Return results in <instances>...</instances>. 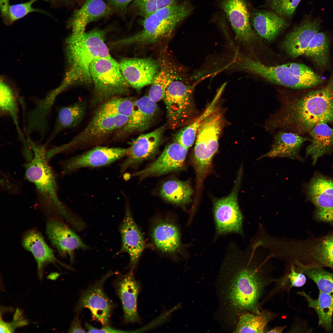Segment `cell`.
<instances>
[{
    "instance_id": "obj_1",
    "label": "cell",
    "mask_w": 333,
    "mask_h": 333,
    "mask_svg": "<svg viewBox=\"0 0 333 333\" xmlns=\"http://www.w3.org/2000/svg\"><path fill=\"white\" fill-rule=\"evenodd\" d=\"M275 121L273 126L297 133L309 132L322 123L333 124V71L325 86L286 104Z\"/></svg>"
},
{
    "instance_id": "obj_2",
    "label": "cell",
    "mask_w": 333,
    "mask_h": 333,
    "mask_svg": "<svg viewBox=\"0 0 333 333\" xmlns=\"http://www.w3.org/2000/svg\"><path fill=\"white\" fill-rule=\"evenodd\" d=\"M33 155L25 165V176L35 187L38 201L45 212L63 217L69 224L77 222L78 216L60 200L56 175L46 157V145L30 141Z\"/></svg>"
},
{
    "instance_id": "obj_3",
    "label": "cell",
    "mask_w": 333,
    "mask_h": 333,
    "mask_svg": "<svg viewBox=\"0 0 333 333\" xmlns=\"http://www.w3.org/2000/svg\"><path fill=\"white\" fill-rule=\"evenodd\" d=\"M229 64L232 70L249 72L272 83L294 89L312 87L323 81L321 77L303 64L268 66L238 51L232 56Z\"/></svg>"
},
{
    "instance_id": "obj_4",
    "label": "cell",
    "mask_w": 333,
    "mask_h": 333,
    "mask_svg": "<svg viewBox=\"0 0 333 333\" xmlns=\"http://www.w3.org/2000/svg\"><path fill=\"white\" fill-rule=\"evenodd\" d=\"M68 46L69 68L61 85L65 89L73 85L92 81L90 68L96 59L110 56L103 32L94 30L77 36L71 35Z\"/></svg>"
},
{
    "instance_id": "obj_5",
    "label": "cell",
    "mask_w": 333,
    "mask_h": 333,
    "mask_svg": "<svg viewBox=\"0 0 333 333\" xmlns=\"http://www.w3.org/2000/svg\"><path fill=\"white\" fill-rule=\"evenodd\" d=\"M192 10L187 0L160 9L143 18L142 30L122 40V43L148 45L168 38Z\"/></svg>"
},
{
    "instance_id": "obj_6",
    "label": "cell",
    "mask_w": 333,
    "mask_h": 333,
    "mask_svg": "<svg viewBox=\"0 0 333 333\" xmlns=\"http://www.w3.org/2000/svg\"><path fill=\"white\" fill-rule=\"evenodd\" d=\"M234 279L230 292L232 303L242 311L259 313L264 291L274 279L259 268L249 266L239 270Z\"/></svg>"
},
{
    "instance_id": "obj_7",
    "label": "cell",
    "mask_w": 333,
    "mask_h": 333,
    "mask_svg": "<svg viewBox=\"0 0 333 333\" xmlns=\"http://www.w3.org/2000/svg\"><path fill=\"white\" fill-rule=\"evenodd\" d=\"M90 73L94 86L90 101L92 106H98L129 91L130 86L122 73L119 64L110 56L95 59L91 66Z\"/></svg>"
},
{
    "instance_id": "obj_8",
    "label": "cell",
    "mask_w": 333,
    "mask_h": 333,
    "mask_svg": "<svg viewBox=\"0 0 333 333\" xmlns=\"http://www.w3.org/2000/svg\"><path fill=\"white\" fill-rule=\"evenodd\" d=\"M128 119L126 116L109 114L96 110L90 121L81 131L68 142L47 150V156L50 159L58 154L96 144L115 133Z\"/></svg>"
},
{
    "instance_id": "obj_9",
    "label": "cell",
    "mask_w": 333,
    "mask_h": 333,
    "mask_svg": "<svg viewBox=\"0 0 333 333\" xmlns=\"http://www.w3.org/2000/svg\"><path fill=\"white\" fill-rule=\"evenodd\" d=\"M223 121L222 113L216 109L205 120L198 129L194 153L198 183L202 182L207 174L212 158L217 150Z\"/></svg>"
},
{
    "instance_id": "obj_10",
    "label": "cell",
    "mask_w": 333,
    "mask_h": 333,
    "mask_svg": "<svg viewBox=\"0 0 333 333\" xmlns=\"http://www.w3.org/2000/svg\"><path fill=\"white\" fill-rule=\"evenodd\" d=\"M194 87L178 79L168 87L163 100L168 119L173 125L183 123L192 113Z\"/></svg>"
},
{
    "instance_id": "obj_11",
    "label": "cell",
    "mask_w": 333,
    "mask_h": 333,
    "mask_svg": "<svg viewBox=\"0 0 333 333\" xmlns=\"http://www.w3.org/2000/svg\"><path fill=\"white\" fill-rule=\"evenodd\" d=\"M242 173L239 171L235 188L229 195L215 203L214 217L216 231L220 234L242 232L243 217L237 201Z\"/></svg>"
},
{
    "instance_id": "obj_12",
    "label": "cell",
    "mask_w": 333,
    "mask_h": 333,
    "mask_svg": "<svg viewBox=\"0 0 333 333\" xmlns=\"http://www.w3.org/2000/svg\"><path fill=\"white\" fill-rule=\"evenodd\" d=\"M127 149L97 146L80 155L59 163L63 175L86 167H98L109 165L126 156Z\"/></svg>"
},
{
    "instance_id": "obj_13",
    "label": "cell",
    "mask_w": 333,
    "mask_h": 333,
    "mask_svg": "<svg viewBox=\"0 0 333 333\" xmlns=\"http://www.w3.org/2000/svg\"><path fill=\"white\" fill-rule=\"evenodd\" d=\"M116 272H108L98 281L85 291L81 295L76 310L79 311L84 308L90 311L93 319L104 326L109 323L114 305L108 297L103 289L105 281Z\"/></svg>"
},
{
    "instance_id": "obj_14",
    "label": "cell",
    "mask_w": 333,
    "mask_h": 333,
    "mask_svg": "<svg viewBox=\"0 0 333 333\" xmlns=\"http://www.w3.org/2000/svg\"><path fill=\"white\" fill-rule=\"evenodd\" d=\"M188 149L175 142L166 146L154 161L133 175L142 180L180 170L183 166Z\"/></svg>"
},
{
    "instance_id": "obj_15",
    "label": "cell",
    "mask_w": 333,
    "mask_h": 333,
    "mask_svg": "<svg viewBox=\"0 0 333 333\" xmlns=\"http://www.w3.org/2000/svg\"><path fill=\"white\" fill-rule=\"evenodd\" d=\"M46 233L52 245L62 257L69 256L73 262L74 253L76 249L89 248L79 236L59 220L51 218L46 225Z\"/></svg>"
},
{
    "instance_id": "obj_16",
    "label": "cell",
    "mask_w": 333,
    "mask_h": 333,
    "mask_svg": "<svg viewBox=\"0 0 333 333\" xmlns=\"http://www.w3.org/2000/svg\"><path fill=\"white\" fill-rule=\"evenodd\" d=\"M119 64L126 81L138 90L151 84L160 65L159 61L150 57L125 58Z\"/></svg>"
},
{
    "instance_id": "obj_17",
    "label": "cell",
    "mask_w": 333,
    "mask_h": 333,
    "mask_svg": "<svg viewBox=\"0 0 333 333\" xmlns=\"http://www.w3.org/2000/svg\"><path fill=\"white\" fill-rule=\"evenodd\" d=\"M220 5L236 34V39L245 46L256 38L251 27L248 10L245 0H222Z\"/></svg>"
},
{
    "instance_id": "obj_18",
    "label": "cell",
    "mask_w": 333,
    "mask_h": 333,
    "mask_svg": "<svg viewBox=\"0 0 333 333\" xmlns=\"http://www.w3.org/2000/svg\"><path fill=\"white\" fill-rule=\"evenodd\" d=\"M319 17H313L310 14L286 36L282 44L284 51L290 57L296 58L303 55L314 36L321 26Z\"/></svg>"
},
{
    "instance_id": "obj_19",
    "label": "cell",
    "mask_w": 333,
    "mask_h": 333,
    "mask_svg": "<svg viewBox=\"0 0 333 333\" xmlns=\"http://www.w3.org/2000/svg\"><path fill=\"white\" fill-rule=\"evenodd\" d=\"M164 126L150 133L142 134L132 142L127 148L126 159L121 164V173L133 166L150 158L157 150L160 145Z\"/></svg>"
},
{
    "instance_id": "obj_20",
    "label": "cell",
    "mask_w": 333,
    "mask_h": 333,
    "mask_svg": "<svg viewBox=\"0 0 333 333\" xmlns=\"http://www.w3.org/2000/svg\"><path fill=\"white\" fill-rule=\"evenodd\" d=\"M119 231L122 243L121 248L117 254L125 252L128 253L130 257V266L133 270L144 249L145 243L142 235L133 218L127 204Z\"/></svg>"
},
{
    "instance_id": "obj_21",
    "label": "cell",
    "mask_w": 333,
    "mask_h": 333,
    "mask_svg": "<svg viewBox=\"0 0 333 333\" xmlns=\"http://www.w3.org/2000/svg\"><path fill=\"white\" fill-rule=\"evenodd\" d=\"M158 112L156 103L148 96L135 101L133 111L127 122L115 133L114 139H118L128 134L147 130L153 123Z\"/></svg>"
},
{
    "instance_id": "obj_22",
    "label": "cell",
    "mask_w": 333,
    "mask_h": 333,
    "mask_svg": "<svg viewBox=\"0 0 333 333\" xmlns=\"http://www.w3.org/2000/svg\"><path fill=\"white\" fill-rule=\"evenodd\" d=\"M113 10L103 0H86L79 9L74 12L67 21L72 31L71 35L84 34L87 26L111 14Z\"/></svg>"
},
{
    "instance_id": "obj_23",
    "label": "cell",
    "mask_w": 333,
    "mask_h": 333,
    "mask_svg": "<svg viewBox=\"0 0 333 333\" xmlns=\"http://www.w3.org/2000/svg\"><path fill=\"white\" fill-rule=\"evenodd\" d=\"M116 288L121 303L125 322H140L137 299L140 287L132 271L121 276L116 283Z\"/></svg>"
},
{
    "instance_id": "obj_24",
    "label": "cell",
    "mask_w": 333,
    "mask_h": 333,
    "mask_svg": "<svg viewBox=\"0 0 333 333\" xmlns=\"http://www.w3.org/2000/svg\"><path fill=\"white\" fill-rule=\"evenodd\" d=\"M24 248L33 255L37 265L38 275L42 279L43 269L49 263L64 264L60 261L55 255L54 252L46 242L41 233L35 229H31L26 232L22 239Z\"/></svg>"
},
{
    "instance_id": "obj_25",
    "label": "cell",
    "mask_w": 333,
    "mask_h": 333,
    "mask_svg": "<svg viewBox=\"0 0 333 333\" xmlns=\"http://www.w3.org/2000/svg\"><path fill=\"white\" fill-rule=\"evenodd\" d=\"M151 236L156 247L168 254L176 253L181 247L179 229L175 224L167 219H160L152 228Z\"/></svg>"
},
{
    "instance_id": "obj_26",
    "label": "cell",
    "mask_w": 333,
    "mask_h": 333,
    "mask_svg": "<svg viewBox=\"0 0 333 333\" xmlns=\"http://www.w3.org/2000/svg\"><path fill=\"white\" fill-rule=\"evenodd\" d=\"M307 252L308 262L300 265V271L324 267L333 269V233L313 239Z\"/></svg>"
},
{
    "instance_id": "obj_27",
    "label": "cell",
    "mask_w": 333,
    "mask_h": 333,
    "mask_svg": "<svg viewBox=\"0 0 333 333\" xmlns=\"http://www.w3.org/2000/svg\"><path fill=\"white\" fill-rule=\"evenodd\" d=\"M307 140L297 133L278 132L274 136L273 144L270 150L257 159L265 158L284 157L301 161L300 150L303 143Z\"/></svg>"
},
{
    "instance_id": "obj_28",
    "label": "cell",
    "mask_w": 333,
    "mask_h": 333,
    "mask_svg": "<svg viewBox=\"0 0 333 333\" xmlns=\"http://www.w3.org/2000/svg\"><path fill=\"white\" fill-rule=\"evenodd\" d=\"M253 25L257 34L268 41L274 39L288 25V22L275 12L263 10L252 15Z\"/></svg>"
},
{
    "instance_id": "obj_29",
    "label": "cell",
    "mask_w": 333,
    "mask_h": 333,
    "mask_svg": "<svg viewBox=\"0 0 333 333\" xmlns=\"http://www.w3.org/2000/svg\"><path fill=\"white\" fill-rule=\"evenodd\" d=\"M87 103L79 101L72 104L59 107L57 109L55 124L46 144L57 135L65 130L78 125L83 119L86 113Z\"/></svg>"
},
{
    "instance_id": "obj_30",
    "label": "cell",
    "mask_w": 333,
    "mask_h": 333,
    "mask_svg": "<svg viewBox=\"0 0 333 333\" xmlns=\"http://www.w3.org/2000/svg\"><path fill=\"white\" fill-rule=\"evenodd\" d=\"M306 188L307 197L317 208L333 207V178L317 173Z\"/></svg>"
},
{
    "instance_id": "obj_31",
    "label": "cell",
    "mask_w": 333,
    "mask_h": 333,
    "mask_svg": "<svg viewBox=\"0 0 333 333\" xmlns=\"http://www.w3.org/2000/svg\"><path fill=\"white\" fill-rule=\"evenodd\" d=\"M309 132L311 143L306 148V154L311 157L313 164H314L319 158L333 150V128L327 123H322L316 125Z\"/></svg>"
},
{
    "instance_id": "obj_32",
    "label": "cell",
    "mask_w": 333,
    "mask_h": 333,
    "mask_svg": "<svg viewBox=\"0 0 333 333\" xmlns=\"http://www.w3.org/2000/svg\"><path fill=\"white\" fill-rule=\"evenodd\" d=\"M159 62V70L150 84L148 96L156 103L164 99L168 87L179 76L177 69L170 62L165 59Z\"/></svg>"
},
{
    "instance_id": "obj_33",
    "label": "cell",
    "mask_w": 333,
    "mask_h": 333,
    "mask_svg": "<svg viewBox=\"0 0 333 333\" xmlns=\"http://www.w3.org/2000/svg\"><path fill=\"white\" fill-rule=\"evenodd\" d=\"M298 294L303 296L308 306L315 311L319 325L327 331H333V294L319 291L318 298L314 299L304 292H299Z\"/></svg>"
},
{
    "instance_id": "obj_34",
    "label": "cell",
    "mask_w": 333,
    "mask_h": 333,
    "mask_svg": "<svg viewBox=\"0 0 333 333\" xmlns=\"http://www.w3.org/2000/svg\"><path fill=\"white\" fill-rule=\"evenodd\" d=\"M226 84L220 88L210 104L204 112L191 124L179 131L175 137V142L188 149L193 144L198 129L205 120L216 109V105Z\"/></svg>"
},
{
    "instance_id": "obj_35",
    "label": "cell",
    "mask_w": 333,
    "mask_h": 333,
    "mask_svg": "<svg viewBox=\"0 0 333 333\" xmlns=\"http://www.w3.org/2000/svg\"><path fill=\"white\" fill-rule=\"evenodd\" d=\"M193 193L187 181L171 179L165 182L159 190V195L164 199L173 204L183 205L188 203Z\"/></svg>"
},
{
    "instance_id": "obj_36",
    "label": "cell",
    "mask_w": 333,
    "mask_h": 333,
    "mask_svg": "<svg viewBox=\"0 0 333 333\" xmlns=\"http://www.w3.org/2000/svg\"><path fill=\"white\" fill-rule=\"evenodd\" d=\"M273 313L266 310L258 313L247 312L239 318L236 331L237 333H264L269 323L274 317Z\"/></svg>"
},
{
    "instance_id": "obj_37",
    "label": "cell",
    "mask_w": 333,
    "mask_h": 333,
    "mask_svg": "<svg viewBox=\"0 0 333 333\" xmlns=\"http://www.w3.org/2000/svg\"><path fill=\"white\" fill-rule=\"evenodd\" d=\"M39 0L48 1L49 0H30L22 3L11 5L10 0H0V8L1 16L4 23L6 25H10L29 14L33 12H38L51 15L42 10L34 8L33 4Z\"/></svg>"
},
{
    "instance_id": "obj_38",
    "label": "cell",
    "mask_w": 333,
    "mask_h": 333,
    "mask_svg": "<svg viewBox=\"0 0 333 333\" xmlns=\"http://www.w3.org/2000/svg\"><path fill=\"white\" fill-rule=\"evenodd\" d=\"M303 56L310 59L318 67L327 65L329 60V42L325 32H318L314 36Z\"/></svg>"
},
{
    "instance_id": "obj_39",
    "label": "cell",
    "mask_w": 333,
    "mask_h": 333,
    "mask_svg": "<svg viewBox=\"0 0 333 333\" xmlns=\"http://www.w3.org/2000/svg\"><path fill=\"white\" fill-rule=\"evenodd\" d=\"M0 113L10 117L15 125L18 135L23 134L19 127L18 96L13 89L3 81L0 82Z\"/></svg>"
},
{
    "instance_id": "obj_40",
    "label": "cell",
    "mask_w": 333,
    "mask_h": 333,
    "mask_svg": "<svg viewBox=\"0 0 333 333\" xmlns=\"http://www.w3.org/2000/svg\"><path fill=\"white\" fill-rule=\"evenodd\" d=\"M135 101L128 98L116 97L98 106L96 110L109 114L129 117L133 111Z\"/></svg>"
},
{
    "instance_id": "obj_41",
    "label": "cell",
    "mask_w": 333,
    "mask_h": 333,
    "mask_svg": "<svg viewBox=\"0 0 333 333\" xmlns=\"http://www.w3.org/2000/svg\"><path fill=\"white\" fill-rule=\"evenodd\" d=\"M178 3V0H134L128 10L131 11L135 16L143 18L160 9Z\"/></svg>"
},
{
    "instance_id": "obj_42",
    "label": "cell",
    "mask_w": 333,
    "mask_h": 333,
    "mask_svg": "<svg viewBox=\"0 0 333 333\" xmlns=\"http://www.w3.org/2000/svg\"><path fill=\"white\" fill-rule=\"evenodd\" d=\"M313 281L319 291L333 294V273L323 268L308 269L302 272Z\"/></svg>"
},
{
    "instance_id": "obj_43",
    "label": "cell",
    "mask_w": 333,
    "mask_h": 333,
    "mask_svg": "<svg viewBox=\"0 0 333 333\" xmlns=\"http://www.w3.org/2000/svg\"><path fill=\"white\" fill-rule=\"evenodd\" d=\"M301 0H269V7L282 16L290 18L294 14Z\"/></svg>"
},
{
    "instance_id": "obj_44",
    "label": "cell",
    "mask_w": 333,
    "mask_h": 333,
    "mask_svg": "<svg viewBox=\"0 0 333 333\" xmlns=\"http://www.w3.org/2000/svg\"><path fill=\"white\" fill-rule=\"evenodd\" d=\"M22 315L21 311L17 310L14 314L13 320L11 322L8 323L1 320L0 333L14 332L17 328L26 325L27 321L23 318Z\"/></svg>"
},
{
    "instance_id": "obj_45",
    "label": "cell",
    "mask_w": 333,
    "mask_h": 333,
    "mask_svg": "<svg viewBox=\"0 0 333 333\" xmlns=\"http://www.w3.org/2000/svg\"><path fill=\"white\" fill-rule=\"evenodd\" d=\"M107 3L115 12L122 15H125L129 5L134 0H106Z\"/></svg>"
},
{
    "instance_id": "obj_46",
    "label": "cell",
    "mask_w": 333,
    "mask_h": 333,
    "mask_svg": "<svg viewBox=\"0 0 333 333\" xmlns=\"http://www.w3.org/2000/svg\"><path fill=\"white\" fill-rule=\"evenodd\" d=\"M288 278L290 282V286L297 287L303 286L306 282V278L305 274L300 272H297L295 270L294 267L292 266L290 272L288 275Z\"/></svg>"
},
{
    "instance_id": "obj_47",
    "label": "cell",
    "mask_w": 333,
    "mask_h": 333,
    "mask_svg": "<svg viewBox=\"0 0 333 333\" xmlns=\"http://www.w3.org/2000/svg\"><path fill=\"white\" fill-rule=\"evenodd\" d=\"M316 218L322 221L330 223L333 226V207L317 208L315 212Z\"/></svg>"
},
{
    "instance_id": "obj_48",
    "label": "cell",
    "mask_w": 333,
    "mask_h": 333,
    "mask_svg": "<svg viewBox=\"0 0 333 333\" xmlns=\"http://www.w3.org/2000/svg\"><path fill=\"white\" fill-rule=\"evenodd\" d=\"M85 326L89 333H123L125 332L122 331L107 325L104 326L100 329L95 327L88 323H85Z\"/></svg>"
},
{
    "instance_id": "obj_49",
    "label": "cell",
    "mask_w": 333,
    "mask_h": 333,
    "mask_svg": "<svg viewBox=\"0 0 333 333\" xmlns=\"http://www.w3.org/2000/svg\"><path fill=\"white\" fill-rule=\"evenodd\" d=\"M69 333H86L82 327L78 316H76L73 320L69 330Z\"/></svg>"
},
{
    "instance_id": "obj_50",
    "label": "cell",
    "mask_w": 333,
    "mask_h": 333,
    "mask_svg": "<svg viewBox=\"0 0 333 333\" xmlns=\"http://www.w3.org/2000/svg\"><path fill=\"white\" fill-rule=\"evenodd\" d=\"M73 0H49L52 6L58 7L63 5H67L71 3Z\"/></svg>"
},
{
    "instance_id": "obj_51",
    "label": "cell",
    "mask_w": 333,
    "mask_h": 333,
    "mask_svg": "<svg viewBox=\"0 0 333 333\" xmlns=\"http://www.w3.org/2000/svg\"><path fill=\"white\" fill-rule=\"evenodd\" d=\"M286 328L285 326H277L270 330L266 331L267 333H282Z\"/></svg>"
}]
</instances>
